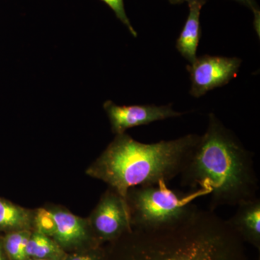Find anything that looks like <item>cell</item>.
Returning a JSON list of instances; mask_svg holds the SVG:
<instances>
[{
	"instance_id": "cell-1",
	"label": "cell",
	"mask_w": 260,
	"mask_h": 260,
	"mask_svg": "<svg viewBox=\"0 0 260 260\" xmlns=\"http://www.w3.org/2000/svg\"><path fill=\"white\" fill-rule=\"evenodd\" d=\"M104 260H249L226 220L199 209L185 221L158 229H132L106 249Z\"/></svg>"
},
{
	"instance_id": "cell-2",
	"label": "cell",
	"mask_w": 260,
	"mask_h": 260,
	"mask_svg": "<svg viewBox=\"0 0 260 260\" xmlns=\"http://www.w3.org/2000/svg\"><path fill=\"white\" fill-rule=\"evenodd\" d=\"M253 158L236 135L210 114L206 132L179 175L181 185L206 191L211 211L254 199L259 184Z\"/></svg>"
},
{
	"instance_id": "cell-3",
	"label": "cell",
	"mask_w": 260,
	"mask_h": 260,
	"mask_svg": "<svg viewBox=\"0 0 260 260\" xmlns=\"http://www.w3.org/2000/svg\"><path fill=\"white\" fill-rule=\"evenodd\" d=\"M200 138V135L189 134L147 144L126 133L116 135L88 168L86 174L104 181L126 200V193L131 188L167 184L180 175Z\"/></svg>"
},
{
	"instance_id": "cell-4",
	"label": "cell",
	"mask_w": 260,
	"mask_h": 260,
	"mask_svg": "<svg viewBox=\"0 0 260 260\" xmlns=\"http://www.w3.org/2000/svg\"><path fill=\"white\" fill-rule=\"evenodd\" d=\"M203 196H208L203 189L186 192L169 189L165 183L131 188L126 202L132 229H162L185 221L200 209L194 200Z\"/></svg>"
},
{
	"instance_id": "cell-5",
	"label": "cell",
	"mask_w": 260,
	"mask_h": 260,
	"mask_svg": "<svg viewBox=\"0 0 260 260\" xmlns=\"http://www.w3.org/2000/svg\"><path fill=\"white\" fill-rule=\"evenodd\" d=\"M88 220L102 245L114 242L132 230L126 200L111 188L102 195Z\"/></svg>"
},
{
	"instance_id": "cell-6",
	"label": "cell",
	"mask_w": 260,
	"mask_h": 260,
	"mask_svg": "<svg viewBox=\"0 0 260 260\" xmlns=\"http://www.w3.org/2000/svg\"><path fill=\"white\" fill-rule=\"evenodd\" d=\"M242 59L237 57L204 55L186 66L190 75V93L200 98L210 90L224 86L237 76Z\"/></svg>"
},
{
	"instance_id": "cell-7",
	"label": "cell",
	"mask_w": 260,
	"mask_h": 260,
	"mask_svg": "<svg viewBox=\"0 0 260 260\" xmlns=\"http://www.w3.org/2000/svg\"><path fill=\"white\" fill-rule=\"evenodd\" d=\"M49 210L54 221L51 238L68 254L102 246L94 235L88 219L80 218L62 208Z\"/></svg>"
},
{
	"instance_id": "cell-8",
	"label": "cell",
	"mask_w": 260,
	"mask_h": 260,
	"mask_svg": "<svg viewBox=\"0 0 260 260\" xmlns=\"http://www.w3.org/2000/svg\"><path fill=\"white\" fill-rule=\"evenodd\" d=\"M111 128L114 134L121 135L130 128L145 125L169 118L179 117L183 113L176 112L172 104L166 106H118L112 101L104 103Z\"/></svg>"
},
{
	"instance_id": "cell-9",
	"label": "cell",
	"mask_w": 260,
	"mask_h": 260,
	"mask_svg": "<svg viewBox=\"0 0 260 260\" xmlns=\"http://www.w3.org/2000/svg\"><path fill=\"white\" fill-rule=\"evenodd\" d=\"M237 211L226 220L243 242L260 250V200L259 198L242 202Z\"/></svg>"
},
{
	"instance_id": "cell-10",
	"label": "cell",
	"mask_w": 260,
	"mask_h": 260,
	"mask_svg": "<svg viewBox=\"0 0 260 260\" xmlns=\"http://www.w3.org/2000/svg\"><path fill=\"white\" fill-rule=\"evenodd\" d=\"M189 15L176 44L177 50L183 57L192 63L197 58V50L200 38V13L207 0H187Z\"/></svg>"
},
{
	"instance_id": "cell-11",
	"label": "cell",
	"mask_w": 260,
	"mask_h": 260,
	"mask_svg": "<svg viewBox=\"0 0 260 260\" xmlns=\"http://www.w3.org/2000/svg\"><path fill=\"white\" fill-rule=\"evenodd\" d=\"M35 211L0 198V232L34 231Z\"/></svg>"
},
{
	"instance_id": "cell-12",
	"label": "cell",
	"mask_w": 260,
	"mask_h": 260,
	"mask_svg": "<svg viewBox=\"0 0 260 260\" xmlns=\"http://www.w3.org/2000/svg\"><path fill=\"white\" fill-rule=\"evenodd\" d=\"M26 252L30 259L64 260L68 255L52 238L37 230L32 231L30 234Z\"/></svg>"
},
{
	"instance_id": "cell-13",
	"label": "cell",
	"mask_w": 260,
	"mask_h": 260,
	"mask_svg": "<svg viewBox=\"0 0 260 260\" xmlns=\"http://www.w3.org/2000/svg\"><path fill=\"white\" fill-rule=\"evenodd\" d=\"M32 231L7 233L1 237L3 248L8 260H30L26 248Z\"/></svg>"
},
{
	"instance_id": "cell-14",
	"label": "cell",
	"mask_w": 260,
	"mask_h": 260,
	"mask_svg": "<svg viewBox=\"0 0 260 260\" xmlns=\"http://www.w3.org/2000/svg\"><path fill=\"white\" fill-rule=\"evenodd\" d=\"M34 225V230L42 233L48 237H52L54 231V221L49 209L40 208L36 210Z\"/></svg>"
},
{
	"instance_id": "cell-15",
	"label": "cell",
	"mask_w": 260,
	"mask_h": 260,
	"mask_svg": "<svg viewBox=\"0 0 260 260\" xmlns=\"http://www.w3.org/2000/svg\"><path fill=\"white\" fill-rule=\"evenodd\" d=\"M106 5H107L115 13L116 18L124 24L128 28L132 35L134 37H138V32L133 28L129 19L126 15L125 8H124V0H102Z\"/></svg>"
},
{
	"instance_id": "cell-16",
	"label": "cell",
	"mask_w": 260,
	"mask_h": 260,
	"mask_svg": "<svg viewBox=\"0 0 260 260\" xmlns=\"http://www.w3.org/2000/svg\"><path fill=\"white\" fill-rule=\"evenodd\" d=\"M105 256L106 249L99 246L85 250L68 253L64 260H104Z\"/></svg>"
},
{
	"instance_id": "cell-17",
	"label": "cell",
	"mask_w": 260,
	"mask_h": 260,
	"mask_svg": "<svg viewBox=\"0 0 260 260\" xmlns=\"http://www.w3.org/2000/svg\"><path fill=\"white\" fill-rule=\"evenodd\" d=\"M234 1L244 5V6L247 7L248 8L252 10L254 15V27H255L258 35H259L260 11L259 7L256 4L255 0H234Z\"/></svg>"
},
{
	"instance_id": "cell-18",
	"label": "cell",
	"mask_w": 260,
	"mask_h": 260,
	"mask_svg": "<svg viewBox=\"0 0 260 260\" xmlns=\"http://www.w3.org/2000/svg\"><path fill=\"white\" fill-rule=\"evenodd\" d=\"M0 260H8L6 254H5L4 248H3L1 238H0Z\"/></svg>"
},
{
	"instance_id": "cell-19",
	"label": "cell",
	"mask_w": 260,
	"mask_h": 260,
	"mask_svg": "<svg viewBox=\"0 0 260 260\" xmlns=\"http://www.w3.org/2000/svg\"><path fill=\"white\" fill-rule=\"evenodd\" d=\"M169 3L172 5H179L181 3H184V2L187 1V0H169Z\"/></svg>"
},
{
	"instance_id": "cell-20",
	"label": "cell",
	"mask_w": 260,
	"mask_h": 260,
	"mask_svg": "<svg viewBox=\"0 0 260 260\" xmlns=\"http://www.w3.org/2000/svg\"><path fill=\"white\" fill-rule=\"evenodd\" d=\"M30 260H43V259H30Z\"/></svg>"
},
{
	"instance_id": "cell-21",
	"label": "cell",
	"mask_w": 260,
	"mask_h": 260,
	"mask_svg": "<svg viewBox=\"0 0 260 260\" xmlns=\"http://www.w3.org/2000/svg\"><path fill=\"white\" fill-rule=\"evenodd\" d=\"M258 260H259V259H258Z\"/></svg>"
}]
</instances>
